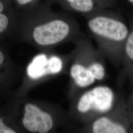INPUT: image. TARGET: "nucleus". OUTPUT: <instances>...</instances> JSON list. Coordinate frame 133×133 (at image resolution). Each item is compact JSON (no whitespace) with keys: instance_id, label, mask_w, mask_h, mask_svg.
Masks as SVG:
<instances>
[{"instance_id":"obj_12","label":"nucleus","mask_w":133,"mask_h":133,"mask_svg":"<svg viewBox=\"0 0 133 133\" xmlns=\"http://www.w3.org/2000/svg\"><path fill=\"white\" fill-rule=\"evenodd\" d=\"M0 133H23L5 104L0 105Z\"/></svg>"},{"instance_id":"obj_8","label":"nucleus","mask_w":133,"mask_h":133,"mask_svg":"<svg viewBox=\"0 0 133 133\" xmlns=\"http://www.w3.org/2000/svg\"><path fill=\"white\" fill-rule=\"evenodd\" d=\"M10 45L0 43V97L4 101L19 85L24 69L12 59Z\"/></svg>"},{"instance_id":"obj_4","label":"nucleus","mask_w":133,"mask_h":133,"mask_svg":"<svg viewBox=\"0 0 133 133\" xmlns=\"http://www.w3.org/2000/svg\"><path fill=\"white\" fill-rule=\"evenodd\" d=\"M85 18L99 51L113 64L121 65L124 45L129 33V26L121 15L108 9Z\"/></svg>"},{"instance_id":"obj_7","label":"nucleus","mask_w":133,"mask_h":133,"mask_svg":"<svg viewBox=\"0 0 133 133\" xmlns=\"http://www.w3.org/2000/svg\"><path fill=\"white\" fill-rule=\"evenodd\" d=\"M75 132L133 133V111L122 98L105 114L88 123L77 126Z\"/></svg>"},{"instance_id":"obj_13","label":"nucleus","mask_w":133,"mask_h":133,"mask_svg":"<svg viewBox=\"0 0 133 133\" xmlns=\"http://www.w3.org/2000/svg\"><path fill=\"white\" fill-rule=\"evenodd\" d=\"M41 0H12L15 8L17 10L26 9L39 3Z\"/></svg>"},{"instance_id":"obj_2","label":"nucleus","mask_w":133,"mask_h":133,"mask_svg":"<svg viewBox=\"0 0 133 133\" xmlns=\"http://www.w3.org/2000/svg\"><path fill=\"white\" fill-rule=\"evenodd\" d=\"M23 133L75 132L68 110L57 103L31 98L28 94L10 96L4 103Z\"/></svg>"},{"instance_id":"obj_10","label":"nucleus","mask_w":133,"mask_h":133,"mask_svg":"<svg viewBox=\"0 0 133 133\" xmlns=\"http://www.w3.org/2000/svg\"><path fill=\"white\" fill-rule=\"evenodd\" d=\"M17 16L12 0H0V43H15Z\"/></svg>"},{"instance_id":"obj_9","label":"nucleus","mask_w":133,"mask_h":133,"mask_svg":"<svg viewBox=\"0 0 133 133\" xmlns=\"http://www.w3.org/2000/svg\"><path fill=\"white\" fill-rule=\"evenodd\" d=\"M117 0H47L48 4H55L66 11L80 14L84 18L112 7Z\"/></svg>"},{"instance_id":"obj_3","label":"nucleus","mask_w":133,"mask_h":133,"mask_svg":"<svg viewBox=\"0 0 133 133\" xmlns=\"http://www.w3.org/2000/svg\"><path fill=\"white\" fill-rule=\"evenodd\" d=\"M72 43L75 48L68 75V100L82 91L102 83L108 76L105 57L85 34Z\"/></svg>"},{"instance_id":"obj_11","label":"nucleus","mask_w":133,"mask_h":133,"mask_svg":"<svg viewBox=\"0 0 133 133\" xmlns=\"http://www.w3.org/2000/svg\"><path fill=\"white\" fill-rule=\"evenodd\" d=\"M121 65L124 76L133 86V20L129 25V33L124 45Z\"/></svg>"},{"instance_id":"obj_14","label":"nucleus","mask_w":133,"mask_h":133,"mask_svg":"<svg viewBox=\"0 0 133 133\" xmlns=\"http://www.w3.org/2000/svg\"><path fill=\"white\" fill-rule=\"evenodd\" d=\"M129 105L130 106L131 109L133 111V89L128 99L127 100Z\"/></svg>"},{"instance_id":"obj_6","label":"nucleus","mask_w":133,"mask_h":133,"mask_svg":"<svg viewBox=\"0 0 133 133\" xmlns=\"http://www.w3.org/2000/svg\"><path fill=\"white\" fill-rule=\"evenodd\" d=\"M122 98L109 86H91L68 100L69 118L77 126L88 123L112 109Z\"/></svg>"},{"instance_id":"obj_5","label":"nucleus","mask_w":133,"mask_h":133,"mask_svg":"<svg viewBox=\"0 0 133 133\" xmlns=\"http://www.w3.org/2000/svg\"><path fill=\"white\" fill-rule=\"evenodd\" d=\"M72 54V50L66 54H59L54 50L39 52L24 68L20 83L10 96L28 94L37 86L58 76L68 75Z\"/></svg>"},{"instance_id":"obj_15","label":"nucleus","mask_w":133,"mask_h":133,"mask_svg":"<svg viewBox=\"0 0 133 133\" xmlns=\"http://www.w3.org/2000/svg\"><path fill=\"white\" fill-rule=\"evenodd\" d=\"M129 3H130V4L132 6L133 8V0H127Z\"/></svg>"},{"instance_id":"obj_1","label":"nucleus","mask_w":133,"mask_h":133,"mask_svg":"<svg viewBox=\"0 0 133 133\" xmlns=\"http://www.w3.org/2000/svg\"><path fill=\"white\" fill-rule=\"evenodd\" d=\"M17 11L15 43L28 44L39 52L54 50L84 35L71 15L55 11L48 3L39 2Z\"/></svg>"}]
</instances>
